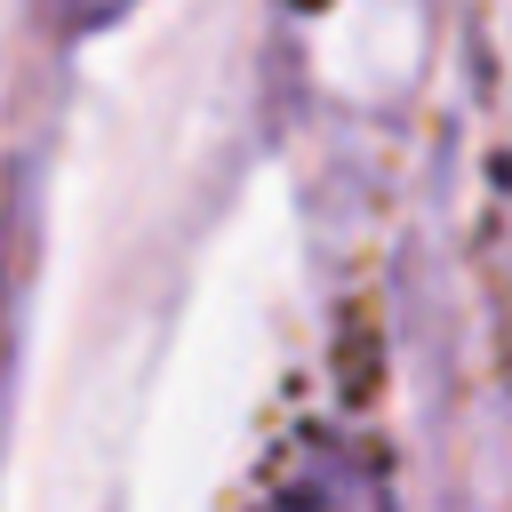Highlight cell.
Wrapping results in <instances>:
<instances>
[{"label":"cell","mask_w":512,"mask_h":512,"mask_svg":"<svg viewBox=\"0 0 512 512\" xmlns=\"http://www.w3.org/2000/svg\"><path fill=\"white\" fill-rule=\"evenodd\" d=\"M16 264H24V224L0 208V352H8V328H16Z\"/></svg>","instance_id":"7a4b0ae2"},{"label":"cell","mask_w":512,"mask_h":512,"mask_svg":"<svg viewBox=\"0 0 512 512\" xmlns=\"http://www.w3.org/2000/svg\"><path fill=\"white\" fill-rule=\"evenodd\" d=\"M128 8H136V0H56V24H64L72 40H88V32H112Z\"/></svg>","instance_id":"3957f363"},{"label":"cell","mask_w":512,"mask_h":512,"mask_svg":"<svg viewBox=\"0 0 512 512\" xmlns=\"http://www.w3.org/2000/svg\"><path fill=\"white\" fill-rule=\"evenodd\" d=\"M264 512H392V488L376 456L344 432H304L264 496Z\"/></svg>","instance_id":"6da1fadb"}]
</instances>
